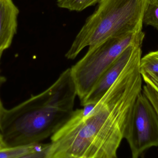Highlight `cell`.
<instances>
[{"instance_id":"6da1fadb","label":"cell","mask_w":158,"mask_h":158,"mask_svg":"<svg viewBox=\"0 0 158 158\" xmlns=\"http://www.w3.org/2000/svg\"><path fill=\"white\" fill-rule=\"evenodd\" d=\"M142 47L134 49L126 66L95 105L75 110L51 137L47 158H116L138 95Z\"/></svg>"},{"instance_id":"7a4b0ae2","label":"cell","mask_w":158,"mask_h":158,"mask_svg":"<svg viewBox=\"0 0 158 158\" xmlns=\"http://www.w3.org/2000/svg\"><path fill=\"white\" fill-rule=\"evenodd\" d=\"M77 96L69 68L43 92L5 109L0 130L5 146L37 143L52 137L73 115Z\"/></svg>"},{"instance_id":"3957f363","label":"cell","mask_w":158,"mask_h":158,"mask_svg":"<svg viewBox=\"0 0 158 158\" xmlns=\"http://www.w3.org/2000/svg\"><path fill=\"white\" fill-rule=\"evenodd\" d=\"M154 0H101L88 17L65 57H77L83 49L95 46L110 38L143 30V17Z\"/></svg>"},{"instance_id":"277c9868","label":"cell","mask_w":158,"mask_h":158,"mask_svg":"<svg viewBox=\"0 0 158 158\" xmlns=\"http://www.w3.org/2000/svg\"><path fill=\"white\" fill-rule=\"evenodd\" d=\"M143 32L140 31L110 38L90 47L83 57L70 68L81 102L87 96L103 72Z\"/></svg>"},{"instance_id":"5b68a950","label":"cell","mask_w":158,"mask_h":158,"mask_svg":"<svg viewBox=\"0 0 158 158\" xmlns=\"http://www.w3.org/2000/svg\"><path fill=\"white\" fill-rule=\"evenodd\" d=\"M124 139L129 144L133 158H139L151 147H158L157 114L142 92L134 105Z\"/></svg>"},{"instance_id":"8992f818","label":"cell","mask_w":158,"mask_h":158,"mask_svg":"<svg viewBox=\"0 0 158 158\" xmlns=\"http://www.w3.org/2000/svg\"><path fill=\"white\" fill-rule=\"evenodd\" d=\"M145 33L143 32L103 72L87 96L81 102L83 107L87 105H95L100 100L126 66L136 44L143 41Z\"/></svg>"},{"instance_id":"52a82bcc","label":"cell","mask_w":158,"mask_h":158,"mask_svg":"<svg viewBox=\"0 0 158 158\" xmlns=\"http://www.w3.org/2000/svg\"><path fill=\"white\" fill-rule=\"evenodd\" d=\"M19 13L13 0H0V60L16 33Z\"/></svg>"},{"instance_id":"ba28073f","label":"cell","mask_w":158,"mask_h":158,"mask_svg":"<svg viewBox=\"0 0 158 158\" xmlns=\"http://www.w3.org/2000/svg\"><path fill=\"white\" fill-rule=\"evenodd\" d=\"M50 146L40 143L5 146L0 148V158H47Z\"/></svg>"},{"instance_id":"9c48e42d","label":"cell","mask_w":158,"mask_h":158,"mask_svg":"<svg viewBox=\"0 0 158 158\" xmlns=\"http://www.w3.org/2000/svg\"><path fill=\"white\" fill-rule=\"evenodd\" d=\"M60 8L70 11L81 12L89 6L95 5L101 0H56Z\"/></svg>"},{"instance_id":"30bf717a","label":"cell","mask_w":158,"mask_h":158,"mask_svg":"<svg viewBox=\"0 0 158 158\" xmlns=\"http://www.w3.org/2000/svg\"><path fill=\"white\" fill-rule=\"evenodd\" d=\"M140 70L141 73L147 72L158 73V50L150 52L141 58Z\"/></svg>"},{"instance_id":"8fae6325","label":"cell","mask_w":158,"mask_h":158,"mask_svg":"<svg viewBox=\"0 0 158 158\" xmlns=\"http://www.w3.org/2000/svg\"><path fill=\"white\" fill-rule=\"evenodd\" d=\"M143 24L152 26L158 32V0H154L148 5L144 14Z\"/></svg>"},{"instance_id":"7c38bea8","label":"cell","mask_w":158,"mask_h":158,"mask_svg":"<svg viewBox=\"0 0 158 158\" xmlns=\"http://www.w3.org/2000/svg\"><path fill=\"white\" fill-rule=\"evenodd\" d=\"M142 92L147 96L154 107L158 116V94L156 91L148 84L144 85Z\"/></svg>"},{"instance_id":"4fadbf2b","label":"cell","mask_w":158,"mask_h":158,"mask_svg":"<svg viewBox=\"0 0 158 158\" xmlns=\"http://www.w3.org/2000/svg\"><path fill=\"white\" fill-rule=\"evenodd\" d=\"M141 74L146 84L152 87L158 94V73L147 72Z\"/></svg>"},{"instance_id":"5bb4252c","label":"cell","mask_w":158,"mask_h":158,"mask_svg":"<svg viewBox=\"0 0 158 158\" xmlns=\"http://www.w3.org/2000/svg\"><path fill=\"white\" fill-rule=\"evenodd\" d=\"M5 79L4 78H3V77H0V85L2 83L5 81ZM5 109L4 108L2 101H1V98H0V130H1L2 119L3 116Z\"/></svg>"},{"instance_id":"9a60e30c","label":"cell","mask_w":158,"mask_h":158,"mask_svg":"<svg viewBox=\"0 0 158 158\" xmlns=\"http://www.w3.org/2000/svg\"><path fill=\"white\" fill-rule=\"evenodd\" d=\"M5 146L3 141L2 137V135L0 133V148Z\"/></svg>"}]
</instances>
